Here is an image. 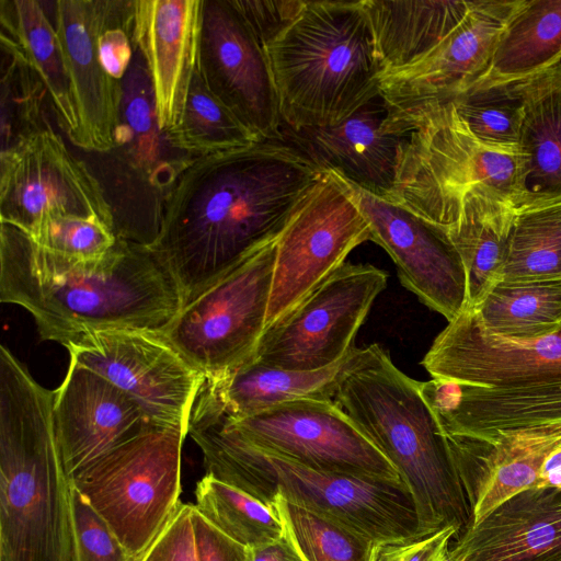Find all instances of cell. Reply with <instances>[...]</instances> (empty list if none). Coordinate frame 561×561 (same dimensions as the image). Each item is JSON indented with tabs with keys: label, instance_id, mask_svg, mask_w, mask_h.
Returning a JSON list of instances; mask_svg holds the SVG:
<instances>
[{
	"label": "cell",
	"instance_id": "24",
	"mask_svg": "<svg viewBox=\"0 0 561 561\" xmlns=\"http://www.w3.org/2000/svg\"><path fill=\"white\" fill-rule=\"evenodd\" d=\"M561 560V488L531 486L506 499L451 543L446 561Z\"/></svg>",
	"mask_w": 561,
	"mask_h": 561
},
{
	"label": "cell",
	"instance_id": "6",
	"mask_svg": "<svg viewBox=\"0 0 561 561\" xmlns=\"http://www.w3.org/2000/svg\"><path fill=\"white\" fill-rule=\"evenodd\" d=\"M265 51L282 125H334L380 93L382 71L362 0H305Z\"/></svg>",
	"mask_w": 561,
	"mask_h": 561
},
{
	"label": "cell",
	"instance_id": "44",
	"mask_svg": "<svg viewBox=\"0 0 561 561\" xmlns=\"http://www.w3.org/2000/svg\"><path fill=\"white\" fill-rule=\"evenodd\" d=\"M264 47L298 14L305 0H232Z\"/></svg>",
	"mask_w": 561,
	"mask_h": 561
},
{
	"label": "cell",
	"instance_id": "10",
	"mask_svg": "<svg viewBox=\"0 0 561 561\" xmlns=\"http://www.w3.org/2000/svg\"><path fill=\"white\" fill-rule=\"evenodd\" d=\"M370 239V227L340 175L324 171L277 236L265 330L346 263L356 247Z\"/></svg>",
	"mask_w": 561,
	"mask_h": 561
},
{
	"label": "cell",
	"instance_id": "26",
	"mask_svg": "<svg viewBox=\"0 0 561 561\" xmlns=\"http://www.w3.org/2000/svg\"><path fill=\"white\" fill-rule=\"evenodd\" d=\"M358 352L354 346L337 363L311 371L282 369L251 358L226 375L206 378L194 405L236 420L289 401H334L339 383Z\"/></svg>",
	"mask_w": 561,
	"mask_h": 561
},
{
	"label": "cell",
	"instance_id": "22",
	"mask_svg": "<svg viewBox=\"0 0 561 561\" xmlns=\"http://www.w3.org/2000/svg\"><path fill=\"white\" fill-rule=\"evenodd\" d=\"M203 0L133 1V37L147 68L159 127L180 123L198 65Z\"/></svg>",
	"mask_w": 561,
	"mask_h": 561
},
{
	"label": "cell",
	"instance_id": "42",
	"mask_svg": "<svg viewBox=\"0 0 561 561\" xmlns=\"http://www.w3.org/2000/svg\"><path fill=\"white\" fill-rule=\"evenodd\" d=\"M458 536L457 528L446 527L427 535L377 541L370 561H446Z\"/></svg>",
	"mask_w": 561,
	"mask_h": 561
},
{
	"label": "cell",
	"instance_id": "23",
	"mask_svg": "<svg viewBox=\"0 0 561 561\" xmlns=\"http://www.w3.org/2000/svg\"><path fill=\"white\" fill-rule=\"evenodd\" d=\"M54 8L77 112L71 141L89 152L106 153L114 146L122 81L112 78L100 59L101 0H58Z\"/></svg>",
	"mask_w": 561,
	"mask_h": 561
},
{
	"label": "cell",
	"instance_id": "35",
	"mask_svg": "<svg viewBox=\"0 0 561 561\" xmlns=\"http://www.w3.org/2000/svg\"><path fill=\"white\" fill-rule=\"evenodd\" d=\"M167 134L175 149L193 157L242 148L259 141L208 90L198 67L180 123Z\"/></svg>",
	"mask_w": 561,
	"mask_h": 561
},
{
	"label": "cell",
	"instance_id": "11",
	"mask_svg": "<svg viewBox=\"0 0 561 561\" xmlns=\"http://www.w3.org/2000/svg\"><path fill=\"white\" fill-rule=\"evenodd\" d=\"M388 273L344 263L263 333L253 359L287 370L311 371L341 360L378 297Z\"/></svg>",
	"mask_w": 561,
	"mask_h": 561
},
{
	"label": "cell",
	"instance_id": "38",
	"mask_svg": "<svg viewBox=\"0 0 561 561\" xmlns=\"http://www.w3.org/2000/svg\"><path fill=\"white\" fill-rule=\"evenodd\" d=\"M1 151L49 125L43 114L47 91L22 54L1 39Z\"/></svg>",
	"mask_w": 561,
	"mask_h": 561
},
{
	"label": "cell",
	"instance_id": "27",
	"mask_svg": "<svg viewBox=\"0 0 561 561\" xmlns=\"http://www.w3.org/2000/svg\"><path fill=\"white\" fill-rule=\"evenodd\" d=\"M517 158L515 208L561 202V62L531 78Z\"/></svg>",
	"mask_w": 561,
	"mask_h": 561
},
{
	"label": "cell",
	"instance_id": "32",
	"mask_svg": "<svg viewBox=\"0 0 561 561\" xmlns=\"http://www.w3.org/2000/svg\"><path fill=\"white\" fill-rule=\"evenodd\" d=\"M472 310L486 331L505 339L529 341L558 333L561 279L501 280Z\"/></svg>",
	"mask_w": 561,
	"mask_h": 561
},
{
	"label": "cell",
	"instance_id": "19",
	"mask_svg": "<svg viewBox=\"0 0 561 561\" xmlns=\"http://www.w3.org/2000/svg\"><path fill=\"white\" fill-rule=\"evenodd\" d=\"M421 364L434 379L494 387L561 377V331L529 341L486 331L465 308L436 336Z\"/></svg>",
	"mask_w": 561,
	"mask_h": 561
},
{
	"label": "cell",
	"instance_id": "30",
	"mask_svg": "<svg viewBox=\"0 0 561 561\" xmlns=\"http://www.w3.org/2000/svg\"><path fill=\"white\" fill-rule=\"evenodd\" d=\"M0 39L12 44L37 73L56 121L72 140L78 121L70 79L55 26L37 0L0 1Z\"/></svg>",
	"mask_w": 561,
	"mask_h": 561
},
{
	"label": "cell",
	"instance_id": "28",
	"mask_svg": "<svg viewBox=\"0 0 561 561\" xmlns=\"http://www.w3.org/2000/svg\"><path fill=\"white\" fill-rule=\"evenodd\" d=\"M516 216L510 201L483 186L465 193L458 219L446 232L466 272V308H477L502 280Z\"/></svg>",
	"mask_w": 561,
	"mask_h": 561
},
{
	"label": "cell",
	"instance_id": "46",
	"mask_svg": "<svg viewBox=\"0 0 561 561\" xmlns=\"http://www.w3.org/2000/svg\"><path fill=\"white\" fill-rule=\"evenodd\" d=\"M251 550V561H306L285 530L276 541Z\"/></svg>",
	"mask_w": 561,
	"mask_h": 561
},
{
	"label": "cell",
	"instance_id": "31",
	"mask_svg": "<svg viewBox=\"0 0 561 561\" xmlns=\"http://www.w3.org/2000/svg\"><path fill=\"white\" fill-rule=\"evenodd\" d=\"M561 62V0H520L480 80L533 77Z\"/></svg>",
	"mask_w": 561,
	"mask_h": 561
},
{
	"label": "cell",
	"instance_id": "13",
	"mask_svg": "<svg viewBox=\"0 0 561 561\" xmlns=\"http://www.w3.org/2000/svg\"><path fill=\"white\" fill-rule=\"evenodd\" d=\"M194 409L265 453L319 470L402 481L393 465L335 401H289L236 420Z\"/></svg>",
	"mask_w": 561,
	"mask_h": 561
},
{
	"label": "cell",
	"instance_id": "8",
	"mask_svg": "<svg viewBox=\"0 0 561 561\" xmlns=\"http://www.w3.org/2000/svg\"><path fill=\"white\" fill-rule=\"evenodd\" d=\"M186 435L185 428L150 426L70 479L136 561L180 503Z\"/></svg>",
	"mask_w": 561,
	"mask_h": 561
},
{
	"label": "cell",
	"instance_id": "2",
	"mask_svg": "<svg viewBox=\"0 0 561 561\" xmlns=\"http://www.w3.org/2000/svg\"><path fill=\"white\" fill-rule=\"evenodd\" d=\"M0 300L24 308L42 340L65 348L92 331L163 333L182 309L174 277L150 248L117 239L101 257H69L4 222Z\"/></svg>",
	"mask_w": 561,
	"mask_h": 561
},
{
	"label": "cell",
	"instance_id": "3",
	"mask_svg": "<svg viewBox=\"0 0 561 561\" xmlns=\"http://www.w3.org/2000/svg\"><path fill=\"white\" fill-rule=\"evenodd\" d=\"M54 398L0 346V561H72L71 481Z\"/></svg>",
	"mask_w": 561,
	"mask_h": 561
},
{
	"label": "cell",
	"instance_id": "5",
	"mask_svg": "<svg viewBox=\"0 0 561 561\" xmlns=\"http://www.w3.org/2000/svg\"><path fill=\"white\" fill-rule=\"evenodd\" d=\"M187 434L203 453L206 474L270 505L275 495L331 516L375 541L420 535L414 497L403 481L314 469L260 450L211 415L192 411Z\"/></svg>",
	"mask_w": 561,
	"mask_h": 561
},
{
	"label": "cell",
	"instance_id": "12",
	"mask_svg": "<svg viewBox=\"0 0 561 561\" xmlns=\"http://www.w3.org/2000/svg\"><path fill=\"white\" fill-rule=\"evenodd\" d=\"M66 348L71 359L100 374L137 403L150 424L187 430L206 377L162 333L92 331Z\"/></svg>",
	"mask_w": 561,
	"mask_h": 561
},
{
	"label": "cell",
	"instance_id": "36",
	"mask_svg": "<svg viewBox=\"0 0 561 561\" xmlns=\"http://www.w3.org/2000/svg\"><path fill=\"white\" fill-rule=\"evenodd\" d=\"M561 279V202L517 210L504 282Z\"/></svg>",
	"mask_w": 561,
	"mask_h": 561
},
{
	"label": "cell",
	"instance_id": "34",
	"mask_svg": "<svg viewBox=\"0 0 561 561\" xmlns=\"http://www.w3.org/2000/svg\"><path fill=\"white\" fill-rule=\"evenodd\" d=\"M195 496V507L210 524L249 549L272 543L285 533L273 505L211 476L197 482Z\"/></svg>",
	"mask_w": 561,
	"mask_h": 561
},
{
	"label": "cell",
	"instance_id": "37",
	"mask_svg": "<svg viewBox=\"0 0 561 561\" xmlns=\"http://www.w3.org/2000/svg\"><path fill=\"white\" fill-rule=\"evenodd\" d=\"M273 505L306 561H370L377 541L346 524L275 495Z\"/></svg>",
	"mask_w": 561,
	"mask_h": 561
},
{
	"label": "cell",
	"instance_id": "17",
	"mask_svg": "<svg viewBox=\"0 0 561 561\" xmlns=\"http://www.w3.org/2000/svg\"><path fill=\"white\" fill-rule=\"evenodd\" d=\"M444 435L472 525L506 499L538 484L545 462L561 449V417L512 422L473 436Z\"/></svg>",
	"mask_w": 561,
	"mask_h": 561
},
{
	"label": "cell",
	"instance_id": "14",
	"mask_svg": "<svg viewBox=\"0 0 561 561\" xmlns=\"http://www.w3.org/2000/svg\"><path fill=\"white\" fill-rule=\"evenodd\" d=\"M47 215L98 219L114 232L101 183L50 125L21 137L0 156L1 222L28 233Z\"/></svg>",
	"mask_w": 561,
	"mask_h": 561
},
{
	"label": "cell",
	"instance_id": "9",
	"mask_svg": "<svg viewBox=\"0 0 561 561\" xmlns=\"http://www.w3.org/2000/svg\"><path fill=\"white\" fill-rule=\"evenodd\" d=\"M278 233L184 305L162 333L206 378L226 375L254 356L265 331Z\"/></svg>",
	"mask_w": 561,
	"mask_h": 561
},
{
	"label": "cell",
	"instance_id": "7",
	"mask_svg": "<svg viewBox=\"0 0 561 561\" xmlns=\"http://www.w3.org/2000/svg\"><path fill=\"white\" fill-rule=\"evenodd\" d=\"M387 124L405 134L394 186L387 199L444 230L456 222L462 197L474 185L496 193L515 207L517 152L480 144L451 101L404 110L389 107Z\"/></svg>",
	"mask_w": 561,
	"mask_h": 561
},
{
	"label": "cell",
	"instance_id": "16",
	"mask_svg": "<svg viewBox=\"0 0 561 561\" xmlns=\"http://www.w3.org/2000/svg\"><path fill=\"white\" fill-rule=\"evenodd\" d=\"M340 178L370 227V241L394 262L401 284L448 322L455 319L467 307V278L446 230Z\"/></svg>",
	"mask_w": 561,
	"mask_h": 561
},
{
	"label": "cell",
	"instance_id": "43",
	"mask_svg": "<svg viewBox=\"0 0 561 561\" xmlns=\"http://www.w3.org/2000/svg\"><path fill=\"white\" fill-rule=\"evenodd\" d=\"M137 561H198L192 504L180 501L171 518Z\"/></svg>",
	"mask_w": 561,
	"mask_h": 561
},
{
	"label": "cell",
	"instance_id": "41",
	"mask_svg": "<svg viewBox=\"0 0 561 561\" xmlns=\"http://www.w3.org/2000/svg\"><path fill=\"white\" fill-rule=\"evenodd\" d=\"M98 48L106 72L122 81L136 50L133 37V1L101 0Z\"/></svg>",
	"mask_w": 561,
	"mask_h": 561
},
{
	"label": "cell",
	"instance_id": "40",
	"mask_svg": "<svg viewBox=\"0 0 561 561\" xmlns=\"http://www.w3.org/2000/svg\"><path fill=\"white\" fill-rule=\"evenodd\" d=\"M71 507L72 561H136L72 483Z\"/></svg>",
	"mask_w": 561,
	"mask_h": 561
},
{
	"label": "cell",
	"instance_id": "45",
	"mask_svg": "<svg viewBox=\"0 0 561 561\" xmlns=\"http://www.w3.org/2000/svg\"><path fill=\"white\" fill-rule=\"evenodd\" d=\"M192 524L198 561H251V550L217 529L195 505Z\"/></svg>",
	"mask_w": 561,
	"mask_h": 561
},
{
	"label": "cell",
	"instance_id": "21",
	"mask_svg": "<svg viewBox=\"0 0 561 561\" xmlns=\"http://www.w3.org/2000/svg\"><path fill=\"white\" fill-rule=\"evenodd\" d=\"M389 107L379 93L342 122L328 126L280 127V140L322 171L389 198L405 134L387 124Z\"/></svg>",
	"mask_w": 561,
	"mask_h": 561
},
{
	"label": "cell",
	"instance_id": "33",
	"mask_svg": "<svg viewBox=\"0 0 561 561\" xmlns=\"http://www.w3.org/2000/svg\"><path fill=\"white\" fill-rule=\"evenodd\" d=\"M533 77L510 81L479 80L450 101L466 128L480 144L517 152Z\"/></svg>",
	"mask_w": 561,
	"mask_h": 561
},
{
	"label": "cell",
	"instance_id": "18",
	"mask_svg": "<svg viewBox=\"0 0 561 561\" xmlns=\"http://www.w3.org/2000/svg\"><path fill=\"white\" fill-rule=\"evenodd\" d=\"M520 0H473L463 21L419 60L380 76L390 108L450 101L482 79L499 37Z\"/></svg>",
	"mask_w": 561,
	"mask_h": 561
},
{
	"label": "cell",
	"instance_id": "1",
	"mask_svg": "<svg viewBox=\"0 0 561 561\" xmlns=\"http://www.w3.org/2000/svg\"><path fill=\"white\" fill-rule=\"evenodd\" d=\"M323 172L280 139L194 158L165 198L150 247L182 307L278 233Z\"/></svg>",
	"mask_w": 561,
	"mask_h": 561
},
{
	"label": "cell",
	"instance_id": "47",
	"mask_svg": "<svg viewBox=\"0 0 561 561\" xmlns=\"http://www.w3.org/2000/svg\"><path fill=\"white\" fill-rule=\"evenodd\" d=\"M559 561H561V560H559Z\"/></svg>",
	"mask_w": 561,
	"mask_h": 561
},
{
	"label": "cell",
	"instance_id": "15",
	"mask_svg": "<svg viewBox=\"0 0 561 561\" xmlns=\"http://www.w3.org/2000/svg\"><path fill=\"white\" fill-rule=\"evenodd\" d=\"M197 67L208 90L259 141L280 139L267 54L232 0H203Z\"/></svg>",
	"mask_w": 561,
	"mask_h": 561
},
{
	"label": "cell",
	"instance_id": "20",
	"mask_svg": "<svg viewBox=\"0 0 561 561\" xmlns=\"http://www.w3.org/2000/svg\"><path fill=\"white\" fill-rule=\"evenodd\" d=\"M54 392L56 437L70 479L110 450L154 426L122 390L71 358Z\"/></svg>",
	"mask_w": 561,
	"mask_h": 561
},
{
	"label": "cell",
	"instance_id": "29",
	"mask_svg": "<svg viewBox=\"0 0 561 561\" xmlns=\"http://www.w3.org/2000/svg\"><path fill=\"white\" fill-rule=\"evenodd\" d=\"M381 75L403 68L434 49L466 18L471 1L362 0Z\"/></svg>",
	"mask_w": 561,
	"mask_h": 561
},
{
	"label": "cell",
	"instance_id": "4",
	"mask_svg": "<svg viewBox=\"0 0 561 561\" xmlns=\"http://www.w3.org/2000/svg\"><path fill=\"white\" fill-rule=\"evenodd\" d=\"M334 401L398 470L420 517V535L455 527L471 513L438 421L420 381L402 373L378 344L359 347Z\"/></svg>",
	"mask_w": 561,
	"mask_h": 561
},
{
	"label": "cell",
	"instance_id": "25",
	"mask_svg": "<svg viewBox=\"0 0 561 561\" xmlns=\"http://www.w3.org/2000/svg\"><path fill=\"white\" fill-rule=\"evenodd\" d=\"M102 154L129 167L131 182L144 184L156 206L163 205L182 171L196 157L175 149L159 127L150 78L140 54L122 79L118 124L113 148Z\"/></svg>",
	"mask_w": 561,
	"mask_h": 561
},
{
	"label": "cell",
	"instance_id": "39",
	"mask_svg": "<svg viewBox=\"0 0 561 561\" xmlns=\"http://www.w3.org/2000/svg\"><path fill=\"white\" fill-rule=\"evenodd\" d=\"M26 234L48 251L82 260L101 257L117 242L102 221L68 215H47Z\"/></svg>",
	"mask_w": 561,
	"mask_h": 561
}]
</instances>
